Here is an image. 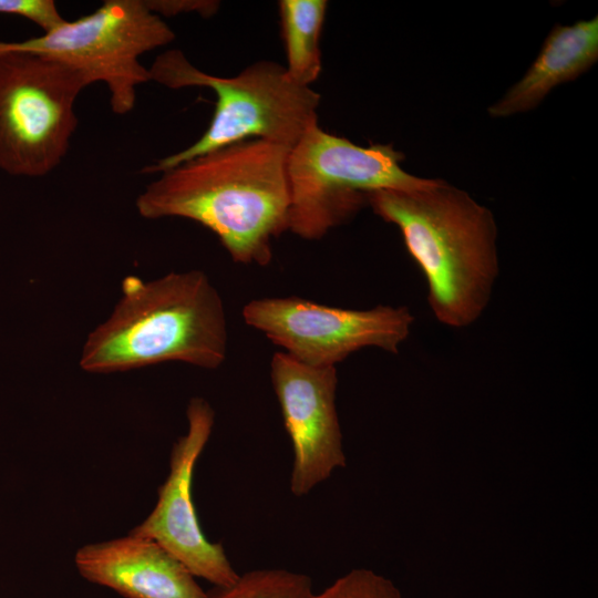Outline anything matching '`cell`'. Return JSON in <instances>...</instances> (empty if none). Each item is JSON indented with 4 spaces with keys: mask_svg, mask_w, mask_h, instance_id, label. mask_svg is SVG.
Segmentation results:
<instances>
[{
    "mask_svg": "<svg viewBox=\"0 0 598 598\" xmlns=\"http://www.w3.org/2000/svg\"><path fill=\"white\" fill-rule=\"evenodd\" d=\"M174 39V31L145 0H106L39 37L0 41V49L42 54L81 71L91 84L103 82L112 112L124 115L135 106L137 86L151 81L140 56Z\"/></svg>",
    "mask_w": 598,
    "mask_h": 598,
    "instance_id": "7",
    "label": "cell"
},
{
    "mask_svg": "<svg viewBox=\"0 0 598 598\" xmlns=\"http://www.w3.org/2000/svg\"><path fill=\"white\" fill-rule=\"evenodd\" d=\"M146 6L157 16H176L179 13L197 12L210 17L217 12L218 1L209 0H145Z\"/></svg>",
    "mask_w": 598,
    "mask_h": 598,
    "instance_id": "17",
    "label": "cell"
},
{
    "mask_svg": "<svg viewBox=\"0 0 598 598\" xmlns=\"http://www.w3.org/2000/svg\"><path fill=\"white\" fill-rule=\"evenodd\" d=\"M223 299L202 270L152 280L130 275L110 316L85 338L80 367L109 374L164 362L215 370L226 359Z\"/></svg>",
    "mask_w": 598,
    "mask_h": 598,
    "instance_id": "3",
    "label": "cell"
},
{
    "mask_svg": "<svg viewBox=\"0 0 598 598\" xmlns=\"http://www.w3.org/2000/svg\"><path fill=\"white\" fill-rule=\"evenodd\" d=\"M187 431L173 445L169 472L158 488L154 508L130 533L151 538L176 557L195 577L214 586L234 582L236 573L220 543L204 534L193 501V478L215 423L212 405L192 398L186 410Z\"/></svg>",
    "mask_w": 598,
    "mask_h": 598,
    "instance_id": "9",
    "label": "cell"
},
{
    "mask_svg": "<svg viewBox=\"0 0 598 598\" xmlns=\"http://www.w3.org/2000/svg\"><path fill=\"white\" fill-rule=\"evenodd\" d=\"M316 598H402L388 578L370 569L357 568L337 578Z\"/></svg>",
    "mask_w": 598,
    "mask_h": 598,
    "instance_id": "15",
    "label": "cell"
},
{
    "mask_svg": "<svg viewBox=\"0 0 598 598\" xmlns=\"http://www.w3.org/2000/svg\"><path fill=\"white\" fill-rule=\"evenodd\" d=\"M368 205L400 229L426 281L435 319L453 329L475 323L499 275L492 212L442 179L420 189L371 192Z\"/></svg>",
    "mask_w": 598,
    "mask_h": 598,
    "instance_id": "2",
    "label": "cell"
},
{
    "mask_svg": "<svg viewBox=\"0 0 598 598\" xmlns=\"http://www.w3.org/2000/svg\"><path fill=\"white\" fill-rule=\"evenodd\" d=\"M0 14L30 20L44 32L64 22L53 0H0Z\"/></svg>",
    "mask_w": 598,
    "mask_h": 598,
    "instance_id": "16",
    "label": "cell"
},
{
    "mask_svg": "<svg viewBox=\"0 0 598 598\" xmlns=\"http://www.w3.org/2000/svg\"><path fill=\"white\" fill-rule=\"evenodd\" d=\"M241 315L282 352L312 367H336L364 348L398 353L414 322L405 306L351 309L295 296L250 300Z\"/></svg>",
    "mask_w": 598,
    "mask_h": 598,
    "instance_id": "8",
    "label": "cell"
},
{
    "mask_svg": "<svg viewBox=\"0 0 598 598\" xmlns=\"http://www.w3.org/2000/svg\"><path fill=\"white\" fill-rule=\"evenodd\" d=\"M290 148L234 143L159 173L136 198L146 219L185 218L214 233L237 264L267 266L288 230Z\"/></svg>",
    "mask_w": 598,
    "mask_h": 598,
    "instance_id": "1",
    "label": "cell"
},
{
    "mask_svg": "<svg viewBox=\"0 0 598 598\" xmlns=\"http://www.w3.org/2000/svg\"><path fill=\"white\" fill-rule=\"evenodd\" d=\"M89 85L69 64L0 49V169L41 177L58 167L78 126L76 99Z\"/></svg>",
    "mask_w": 598,
    "mask_h": 598,
    "instance_id": "6",
    "label": "cell"
},
{
    "mask_svg": "<svg viewBox=\"0 0 598 598\" xmlns=\"http://www.w3.org/2000/svg\"><path fill=\"white\" fill-rule=\"evenodd\" d=\"M74 564L84 579L126 598H206L176 557L157 542L132 533L80 547Z\"/></svg>",
    "mask_w": 598,
    "mask_h": 598,
    "instance_id": "11",
    "label": "cell"
},
{
    "mask_svg": "<svg viewBox=\"0 0 598 598\" xmlns=\"http://www.w3.org/2000/svg\"><path fill=\"white\" fill-rule=\"evenodd\" d=\"M403 158L391 145L364 147L311 126L288 154V230L320 239L368 205L369 193L420 189L435 182L405 172Z\"/></svg>",
    "mask_w": 598,
    "mask_h": 598,
    "instance_id": "5",
    "label": "cell"
},
{
    "mask_svg": "<svg viewBox=\"0 0 598 598\" xmlns=\"http://www.w3.org/2000/svg\"><path fill=\"white\" fill-rule=\"evenodd\" d=\"M281 37L288 75L310 86L321 72L320 35L328 2L324 0L279 1Z\"/></svg>",
    "mask_w": 598,
    "mask_h": 598,
    "instance_id": "13",
    "label": "cell"
},
{
    "mask_svg": "<svg viewBox=\"0 0 598 598\" xmlns=\"http://www.w3.org/2000/svg\"><path fill=\"white\" fill-rule=\"evenodd\" d=\"M598 60V17L571 25H555L523 78L488 107L506 117L536 107L557 85L575 80Z\"/></svg>",
    "mask_w": 598,
    "mask_h": 598,
    "instance_id": "12",
    "label": "cell"
},
{
    "mask_svg": "<svg viewBox=\"0 0 598 598\" xmlns=\"http://www.w3.org/2000/svg\"><path fill=\"white\" fill-rule=\"evenodd\" d=\"M270 380L293 452L290 492L301 497L346 466L337 368L308 365L279 351L270 361Z\"/></svg>",
    "mask_w": 598,
    "mask_h": 598,
    "instance_id": "10",
    "label": "cell"
},
{
    "mask_svg": "<svg viewBox=\"0 0 598 598\" xmlns=\"http://www.w3.org/2000/svg\"><path fill=\"white\" fill-rule=\"evenodd\" d=\"M309 576L280 568L244 573L227 586H215L206 598H316Z\"/></svg>",
    "mask_w": 598,
    "mask_h": 598,
    "instance_id": "14",
    "label": "cell"
},
{
    "mask_svg": "<svg viewBox=\"0 0 598 598\" xmlns=\"http://www.w3.org/2000/svg\"><path fill=\"white\" fill-rule=\"evenodd\" d=\"M151 81L169 89L203 86L216 95L204 134L192 145L142 169L162 173L210 151L247 140H264L291 148L318 124L320 94L296 83L283 65L258 61L239 74L220 78L193 65L181 50L159 54L148 68Z\"/></svg>",
    "mask_w": 598,
    "mask_h": 598,
    "instance_id": "4",
    "label": "cell"
}]
</instances>
